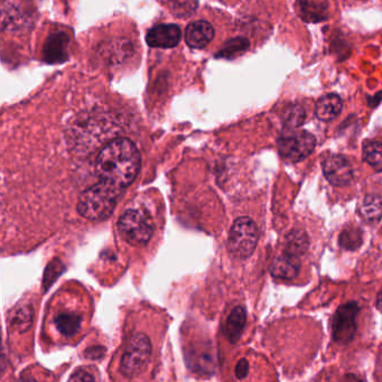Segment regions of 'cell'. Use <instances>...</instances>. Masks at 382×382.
<instances>
[{"label": "cell", "instance_id": "cell-1", "mask_svg": "<svg viewBox=\"0 0 382 382\" xmlns=\"http://www.w3.org/2000/svg\"><path fill=\"white\" fill-rule=\"evenodd\" d=\"M96 170L101 182L121 191L138 175L141 154L129 139H114L99 153Z\"/></svg>", "mask_w": 382, "mask_h": 382}, {"label": "cell", "instance_id": "cell-2", "mask_svg": "<svg viewBox=\"0 0 382 382\" xmlns=\"http://www.w3.org/2000/svg\"><path fill=\"white\" fill-rule=\"evenodd\" d=\"M120 190L100 182L81 194L77 211L85 219L102 221L109 218L117 204Z\"/></svg>", "mask_w": 382, "mask_h": 382}, {"label": "cell", "instance_id": "cell-3", "mask_svg": "<svg viewBox=\"0 0 382 382\" xmlns=\"http://www.w3.org/2000/svg\"><path fill=\"white\" fill-rule=\"evenodd\" d=\"M120 234L133 246H143L154 234L153 221L143 211L131 210L122 213L118 222Z\"/></svg>", "mask_w": 382, "mask_h": 382}, {"label": "cell", "instance_id": "cell-4", "mask_svg": "<svg viewBox=\"0 0 382 382\" xmlns=\"http://www.w3.org/2000/svg\"><path fill=\"white\" fill-rule=\"evenodd\" d=\"M258 242L256 223L247 217L236 219L229 234V250L234 257L246 259L255 251Z\"/></svg>", "mask_w": 382, "mask_h": 382}, {"label": "cell", "instance_id": "cell-5", "mask_svg": "<svg viewBox=\"0 0 382 382\" xmlns=\"http://www.w3.org/2000/svg\"><path fill=\"white\" fill-rule=\"evenodd\" d=\"M316 139L306 131H292L278 139L280 156L288 162L298 163L307 158L313 153Z\"/></svg>", "mask_w": 382, "mask_h": 382}, {"label": "cell", "instance_id": "cell-6", "mask_svg": "<svg viewBox=\"0 0 382 382\" xmlns=\"http://www.w3.org/2000/svg\"><path fill=\"white\" fill-rule=\"evenodd\" d=\"M151 354V341L143 334H137L131 339L122 356L120 370L128 378L141 373L147 364Z\"/></svg>", "mask_w": 382, "mask_h": 382}, {"label": "cell", "instance_id": "cell-7", "mask_svg": "<svg viewBox=\"0 0 382 382\" xmlns=\"http://www.w3.org/2000/svg\"><path fill=\"white\" fill-rule=\"evenodd\" d=\"M360 307L356 302H349L337 308L333 316L332 334L335 342L348 344L356 332V317Z\"/></svg>", "mask_w": 382, "mask_h": 382}, {"label": "cell", "instance_id": "cell-8", "mask_svg": "<svg viewBox=\"0 0 382 382\" xmlns=\"http://www.w3.org/2000/svg\"><path fill=\"white\" fill-rule=\"evenodd\" d=\"M324 176L333 186L348 185L353 178V168L348 158L342 155H332L323 163Z\"/></svg>", "mask_w": 382, "mask_h": 382}, {"label": "cell", "instance_id": "cell-9", "mask_svg": "<svg viewBox=\"0 0 382 382\" xmlns=\"http://www.w3.org/2000/svg\"><path fill=\"white\" fill-rule=\"evenodd\" d=\"M181 40V30L178 25L163 24L149 31L146 36L147 43L151 48H175Z\"/></svg>", "mask_w": 382, "mask_h": 382}, {"label": "cell", "instance_id": "cell-10", "mask_svg": "<svg viewBox=\"0 0 382 382\" xmlns=\"http://www.w3.org/2000/svg\"><path fill=\"white\" fill-rule=\"evenodd\" d=\"M214 30L212 25L205 21H193L186 27L185 40L192 48H203L213 40Z\"/></svg>", "mask_w": 382, "mask_h": 382}, {"label": "cell", "instance_id": "cell-11", "mask_svg": "<svg viewBox=\"0 0 382 382\" xmlns=\"http://www.w3.org/2000/svg\"><path fill=\"white\" fill-rule=\"evenodd\" d=\"M300 268V258L284 253L273 261L271 273L275 278L290 280L298 276Z\"/></svg>", "mask_w": 382, "mask_h": 382}, {"label": "cell", "instance_id": "cell-12", "mask_svg": "<svg viewBox=\"0 0 382 382\" xmlns=\"http://www.w3.org/2000/svg\"><path fill=\"white\" fill-rule=\"evenodd\" d=\"M343 108L342 99L335 93L322 97L316 104V117L322 121H331L341 114Z\"/></svg>", "mask_w": 382, "mask_h": 382}, {"label": "cell", "instance_id": "cell-13", "mask_svg": "<svg viewBox=\"0 0 382 382\" xmlns=\"http://www.w3.org/2000/svg\"><path fill=\"white\" fill-rule=\"evenodd\" d=\"M296 6L300 16L306 23H320L329 16V5L325 1H300Z\"/></svg>", "mask_w": 382, "mask_h": 382}, {"label": "cell", "instance_id": "cell-14", "mask_svg": "<svg viewBox=\"0 0 382 382\" xmlns=\"http://www.w3.org/2000/svg\"><path fill=\"white\" fill-rule=\"evenodd\" d=\"M67 43L69 38L64 33L50 35L44 48V55L46 61L62 62L67 55Z\"/></svg>", "mask_w": 382, "mask_h": 382}, {"label": "cell", "instance_id": "cell-15", "mask_svg": "<svg viewBox=\"0 0 382 382\" xmlns=\"http://www.w3.org/2000/svg\"><path fill=\"white\" fill-rule=\"evenodd\" d=\"M246 321H247V315H246L244 308L241 306L234 308L231 314L229 315L226 327H224V334L232 344L239 341L240 337L244 332Z\"/></svg>", "mask_w": 382, "mask_h": 382}, {"label": "cell", "instance_id": "cell-16", "mask_svg": "<svg viewBox=\"0 0 382 382\" xmlns=\"http://www.w3.org/2000/svg\"><path fill=\"white\" fill-rule=\"evenodd\" d=\"M360 215L370 224L379 222L382 218V197L376 194L366 195L360 207Z\"/></svg>", "mask_w": 382, "mask_h": 382}, {"label": "cell", "instance_id": "cell-17", "mask_svg": "<svg viewBox=\"0 0 382 382\" xmlns=\"http://www.w3.org/2000/svg\"><path fill=\"white\" fill-rule=\"evenodd\" d=\"M308 244L310 241L305 232L300 229H295L286 236L284 253L300 258V256L305 253Z\"/></svg>", "mask_w": 382, "mask_h": 382}, {"label": "cell", "instance_id": "cell-18", "mask_svg": "<svg viewBox=\"0 0 382 382\" xmlns=\"http://www.w3.org/2000/svg\"><path fill=\"white\" fill-rule=\"evenodd\" d=\"M56 329L64 337H73L81 327V317L75 313H61L54 320Z\"/></svg>", "mask_w": 382, "mask_h": 382}, {"label": "cell", "instance_id": "cell-19", "mask_svg": "<svg viewBox=\"0 0 382 382\" xmlns=\"http://www.w3.org/2000/svg\"><path fill=\"white\" fill-rule=\"evenodd\" d=\"M282 119L286 129L295 131L305 122V110L300 104H290L283 112Z\"/></svg>", "mask_w": 382, "mask_h": 382}, {"label": "cell", "instance_id": "cell-20", "mask_svg": "<svg viewBox=\"0 0 382 382\" xmlns=\"http://www.w3.org/2000/svg\"><path fill=\"white\" fill-rule=\"evenodd\" d=\"M364 160L376 172H382V143L366 141L364 146Z\"/></svg>", "mask_w": 382, "mask_h": 382}, {"label": "cell", "instance_id": "cell-21", "mask_svg": "<svg viewBox=\"0 0 382 382\" xmlns=\"http://www.w3.org/2000/svg\"><path fill=\"white\" fill-rule=\"evenodd\" d=\"M340 246L346 250L358 249L362 244L361 230L356 227H348L340 234Z\"/></svg>", "mask_w": 382, "mask_h": 382}, {"label": "cell", "instance_id": "cell-22", "mask_svg": "<svg viewBox=\"0 0 382 382\" xmlns=\"http://www.w3.org/2000/svg\"><path fill=\"white\" fill-rule=\"evenodd\" d=\"M249 48V40L244 38H236L229 40L222 50L218 53L219 58L232 59L234 56L244 53V50Z\"/></svg>", "mask_w": 382, "mask_h": 382}, {"label": "cell", "instance_id": "cell-23", "mask_svg": "<svg viewBox=\"0 0 382 382\" xmlns=\"http://www.w3.org/2000/svg\"><path fill=\"white\" fill-rule=\"evenodd\" d=\"M168 5L176 16L185 17L192 15L199 4L195 1H170Z\"/></svg>", "mask_w": 382, "mask_h": 382}, {"label": "cell", "instance_id": "cell-24", "mask_svg": "<svg viewBox=\"0 0 382 382\" xmlns=\"http://www.w3.org/2000/svg\"><path fill=\"white\" fill-rule=\"evenodd\" d=\"M69 382H96V380L88 372L77 371L72 374Z\"/></svg>", "mask_w": 382, "mask_h": 382}, {"label": "cell", "instance_id": "cell-25", "mask_svg": "<svg viewBox=\"0 0 382 382\" xmlns=\"http://www.w3.org/2000/svg\"><path fill=\"white\" fill-rule=\"evenodd\" d=\"M248 370H249V364H248L247 360L242 359V360H240V361L238 362V364H236V378L240 380L246 378V376L248 374Z\"/></svg>", "mask_w": 382, "mask_h": 382}, {"label": "cell", "instance_id": "cell-26", "mask_svg": "<svg viewBox=\"0 0 382 382\" xmlns=\"http://www.w3.org/2000/svg\"><path fill=\"white\" fill-rule=\"evenodd\" d=\"M30 310H23V311H19L18 313H17V315L15 316V320H13V322L15 323H17V325L18 327H21V323H24L25 327H28V324L27 323V320L28 321H31L32 320V316L27 315V313H30Z\"/></svg>", "mask_w": 382, "mask_h": 382}, {"label": "cell", "instance_id": "cell-27", "mask_svg": "<svg viewBox=\"0 0 382 382\" xmlns=\"http://www.w3.org/2000/svg\"><path fill=\"white\" fill-rule=\"evenodd\" d=\"M344 382H364L361 379H359L354 374H348L345 376Z\"/></svg>", "mask_w": 382, "mask_h": 382}, {"label": "cell", "instance_id": "cell-28", "mask_svg": "<svg viewBox=\"0 0 382 382\" xmlns=\"http://www.w3.org/2000/svg\"><path fill=\"white\" fill-rule=\"evenodd\" d=\"M377 307L379 311H382V288L380 290L377 298Z\"/></svg>", "mask_w": 382, "mask_h": 382}, {"label": "cell", "instance_id": "cell-29", "mask_svg": "<svg viewBox=\"0 0 382 382\" xmlns=\"http://www.w3.org/2000/svg\"><path fill=\"white\" fill-rule=\"evenodd\" d=\"M15 382H36L35 380L30 379V378H21V379L17 380Z\"/></svg>", "mask_w": 382, "mask_h": 382}]
</instances>
